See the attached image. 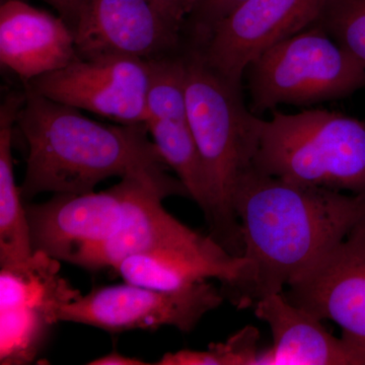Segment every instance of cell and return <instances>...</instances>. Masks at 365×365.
Masks as SVG:
<instances>
[{
	"mask_svg": "<svg viewBox=\"0 0 365 365\" xmlns=\"http://www.w3.org/2000/svg\"><path fill=\"white\" fill-rule=\"evenodd\" d=\"M323 0H247L191 44L213 71L242 86L250 64L281 41L314 25Z\"/></svg>",
	"mask_w": 365,
	"mask_h": 365,
	"instance_id": "obj_9",
	"label": "cell"
},
{
	"mask_svg": "<svg viewBox=\"0 0 365 365\" xmlns=\"http://www.w3.org/2000/svg\"><path fill=\"white\" fill-rule=\"evenodd\" d=\"M148 131L168 167L198 204L206 220L211 212L210 192L202 160L188 120H150Z\"/></svg>",
	"mask_w": 365,
	"mask_h": 365,
	"instance_id": "obj_18",
	"label": "cell"
},
{
	"mask_svg": "<svg viewBox=\"0 0 365 365\" xmlns=\"http://www.w3.org/2000/svg\"><path fill=\"white\" fill-rule=\"evenodd\" d=\"M90 365H144L143 360L122 355L121 353L111 352L97 359L91 360Z\"/></svg>",
	"mask_w": 365,
	"mask_h": 365,
	"instance_id": "obj_26",
	"label": "cell"
},
{
	"mask_svg": "<svg viewBox=\"0 0 365 365\" xmlns=\"http://www.w3.org/2000/svg\"><path fill=\"white\" fill-rule=\"evenodd\" d=\"M245 1L247 0H196L193 11L185 24L188 25L191 43L202 42L216 24Z\"/></svg>",
	"mask_w": 365,
	"mask_h": 365,
	"instance_id": "obj_21",
	"label": "cell"
},
{
	"mask_svg": "<svg viewBox=\"0 0 365 365\" xmlns=\"http://www.w3.org/2000/svg\"><path fill=\"white\" fill-rule=\"evenodd\" d=\"M246 270L225 299L237 309L281 294L288 283L365 220V197L302 186L254 168L234 196Z\"/></svg>",
	"mask_w": 365,
	"mask_h": 365,
	"instance_id": "obj_1",
	"label": "cell"
},
{
	"mask_svg": "<svg viewBox=\"0 0 365 365\" xmlns=\"http://www.w3.org/2000/svg\"><path fill=\"white\" fill-rule=\"evenodd\" d=\"M78 58L73 31L62 18L21 0L0 6V62L25 83Z\"/></svg>",
	"mask_w": 365,
	"mask_h": 365,
	"instance_id": "obj_14",
	"label": "cell"
},
{
	"mask_svg": "<svg viewBox=\"0 0 365 365\" xmlns=\"http://www.w3.org/2000/svg\"><path fill=\"white\" fill-rule=\"evenodd\" d=\"M79 295L60 276L34 275L14 283L0 304V364H32L59 323L60 309Z\"/></svg>",
	"mask_w": 365,
	"mask_h": 365,
	"instance_id": "obj_12",
	"label": "cell"
},
{
	"mask_svg": "<svg viewBox=\"0 0 365 365\" xmlns=\"http://www.w3.org/2000/svg\"><path fill=\"white\" fill-rule=\"evenodd\" d=\"M148 60L150 64V83L146 97L148 122L188 120L184 53H170Z\"/></svg>",
	"mask_w": 365,
	"mask_h": 365,
	"instance_id": "obj_19",
	"label": "cell"
},
{
	"mask_svg": "<svg viewBox=\"0 0 365 365\" xmlns=\"http://www.w3.org/2000/svg\"><path fill=\"white\" fill-rule=\"evenodd\" d=\"M189 197L165 168L132 173L105 191L57 194L26 205L34 251L69 263L83 250L111 237L139 209L155 198Z\"/></svg>",
	"mask_w": 365,
	"mask_h": 365,
	"instance_id": "obj_6",
	"label": "cell"
},
{
	"mask_svg": "<svg viewBox=\"0 0 365 365\" xmlns=\"http://www.w3.org/2000/svg\"><path fill=\"white\" fill-rule=\"evenodd\" d=\"M247 264L245 257L234 256L213 240L202 246L133 255L120 262L114 271L126 282L168 292L215 278L222 283L225 294L239 284Z\"/></svg>",
	"mask_w": 365,
	"mask_h": 365,
	"instance_id": "obj_15",
	"label": "cell"
},
{
	"mask_svg": "<svg viewBox=\"0 0 365 365\" xmlns=\"http://www.w3.org/2000/svg\"><path fill=\"white\" fill-rule=\"evenodd\" d=\"M250 110L257 116L279 105L309 107L365 88V67L318 26L273 46L245 72Z\"/></svg>",
	"mask_w": 365,
	"mask_h": 365,
	"instance_id": "obj_5",
	"label": "cell"
},
{
	"mask_svg": "<svg viewBox=\"0 0 365 365\" xmlns=\"http://www.w3.org/2000/svg\"><path fill=\"white\" fill-rule=\"evenodd\" d=\"M79 58L129 56L151 59L177 52L181 31L150 0H88L74 26Z\"/></svg>",
	"mask_w": 365,
	"mask_h": 365,
	"instance_id": "obj_11",
	"label": "cell"
},
{
	"mask_svg": "<svg viewBox=\"0 0 365 365\" xmlns=\"http://www.w3.org/2000/svg\"><path fill=\"white\" fill-rule=\"evenodd\" d=\"M44 1L58 11L60 18L63 19L72 30V26L78 20L79 14L88 0H44Z\"/></svg>",
	"mask_w": 365,
	"mask_h": 365,
	"instance_id": "obj_25",
	"label": "cell"
},
{
	"mask_svg": "<svg viewBox=\"0 0 365 365\" xmlns=\"http://www.w3.org/2000/svg\"><path fill=\"white\" fill-rule=\"evenodd\" d=\"M222 290L207 280L182 289L158 290L126 282L96 288L60 309L59 322L83 324L108 332L174 327L191 332L222 304Z\"/></svg>",
	"mask_w": 365,
	"mask_h": 365,
	"instance_id": "obj_7",
	"label": "cell"
},
{
	"mask_svg": "<svg viewBox=\"0 0 365 365\" xmlns=\"http://www.w3.org/2000/svg\"><path fill=\"white\" fill-rule=\"evenodd\" d=\"M187 111L210 192L209 235L234 256L244 253L234 196L242 176L253 168L262 118L245 104L242 86L213 71L190 45Z\"/></svg>",
	"mask_w": 365,
	"mask_h": 365,
	"instance_id": "obj_3",
	"label": "cell"
},
{
	"mask_svg": "<svg viewBox=\"0 0 365 365\" xmlns=\"http://www.w3.org/2000/svg\"><path fill=\"white\" fill-rule=\"evenodd\" d=\"M253 168L302 185L365 197V121L341 113L273 110L261 119Z\"/></svg>",
	"mask_w": 365,
	"mask_h": 365,
	"instance_id": "obj_4",
	"label": "cell"
},
{
	"mask_svg": "<svg viewBox=\"0 0 365 365\" xmlns=\"http://www.w3.org/2000/svg\"><path fill=\"white\" fill-rule=\"evenodd\" d=\"M150 2L170 25L182 32L196 0H150Z\"/></svg>",
	"mask_w": 365,
	"mask_h": 365,
	"instance_id": "obj_24",
	"label": "cell"
},
{
	"mask_svg": "<svg viewBox=\"0 0 365 365\" xmlns=\"http://www.w3.org/2000/svg\"><path fill=\"white\" fill-rule=\"evenodd\" d=\"M259 332L255 327L242 329L225 343H216L222 353L225 365H257Z\"/></svg>",
	"mask_w": 365,
	"mask_h": 365,
	"instance_id": "obj_22",
	"label": "cell"
},
{
	"mask_svg": "<svg viewBox=\"0 0 365 365\" xmlns=\"http://www.w3.org/2000/svg\"><path fill=\"white\" fill-rule=\"evenodd\" d=\"M163 198H155L143 205L106 241L83 250L69 263L97 272L116 268L120 262L133 255L163 248L197 247L213 241L192 230L168 212Z\"/></svg>",
	"mask_w": 365,
	"mask_h": 365,
	"instance_id": "obj_16",
	"label": "cell"
},
{
	"mask_svg": "<svg viewBox=\"0 0 365 365\" xmlns=\"http://www.w3.org/2000/svg\"><path fill=\"white\" fill-rule=\"evenodd\" d=\"M148 60L103 56L78 58L26 83L44 97L125 125L148 122Z\"/></svg>",
	"mask_w": 365,
	"mask_h": 365,
	"instance_id": "obj_8",
	"label": "cell"
},
{
	"mask_svg": "<svg viewBox=\"0 0 365 365\" xmlns=\"http://www.w3.org/2000/svg\"><path fill=\"white\" fill-rule=\"evenodd\" d=\"M25 93H9L0 108V266L19 267L34 256L32 235L14 178L13 132Z\"/></svg>",
	"mask_w": 365,
	"mask_h": 365,
	"instance_id": "obj_17",
	"label": "cell"
},
{
	"mask_svg": "<svg viewBox=\"0 0 365 365\" xmlns=\"http://www.w3.org/2000/svg\"><path fill=\"white\" fill-rule=\"evenodd\" d=\"M288 302L321 321L365 352V220L283 290Z\"/></svg>",
	"mask_w": 365,
	"mask_h": 365,
	"instance_id": "obj_10",
	"label": "cell"
},
{
	"mask_svg": "<svg viewBox=\"0 0 365 365\" xmlns=\"http://www.w3.org/2000/svg\"><path fill=\"white\" fill-rule=\"evenodd\" d=\"M158 365H223L220 352L211 344L205 351L195 350H180L173 353H165L155 362Z\"/></svg>",
	"mask_w": 365,
	"mask_h": 365,
	"instance_id": "obj_23",
	"label": "cell"
},
{
	"mask_svg": "<svg viewBox=\"0 0 365 365\" xmlns=\"http://www.w3.org/2000/svg\"><path fill=\"white\" fill-rule=\"evenodd\" d=\"M16 125L28 145L24 201L49 192L88 193L108 178L168 167L148 124L98 123L28 86Z\"/></svg>",
	"mask_w": 365,
	"mask_h": 365,
	"instance_id": "obj_2",
	"label": "cell"
},
{
	"mask_svg": "<svg viewBox=\"0 0 365 365\" xmlns=\"http://www.w3.org/2000/svg\"><path fill=\"white\" fill-rule=\"evenodd\" d=\"M365 67V0H323L314 24Z\"/></svg>",
	"mask_w": 365,
	"mask_h": 365,
	"instance_id": "obj_20",
	"label": "cell"
},
{
	"mask_svg": "<svg viewBox=\"0 0 365 365\" xmlns=\"http://www.w3.org/2000/svg\"><path fill=\"white\" fill-rule=\"evenodd\" d=\"M273 343L260 353L257 365H365V352L346 338L332 335L321 319L294 306L282 292L254 304Z\"/></svg>",
	"mask_w": 365,
	"mask_h": 365,
	"instance_id": "obj_13",
	"label": "cell"
}]
</instances>
